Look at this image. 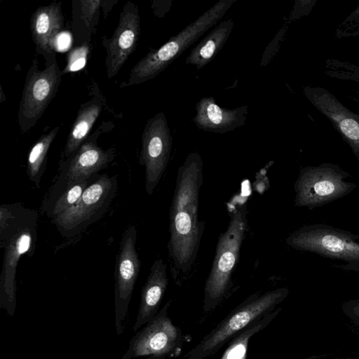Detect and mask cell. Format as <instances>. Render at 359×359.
<instances>
[{"label": "cell", "instance_id": "6da1fadb", "mask_svg": "<svg viewBox=\"0 0 359 359\" xmlns=\"http://www.w3.org/2000/svg\"><path fill=\"white\" fill-rule=\"evenodd\" d=\"M203 160L198 152L189 154L178 168L169 211L168 254L172 277L187 274L198 252L205 223L198 219L199 195L203 182Z\"/></svg>", "mask_w": 359, "mask_h": 359}, {"label": "cell", "instance_id": "7a4b0ae2", "mask_svg": "<svg viewBox=\"0 0 359 359\" xmlns=\"http://www.w3.org/2000/svg\"><path fill=\"white\" fill-rule=\"evenodd\" d=\"M247 229V204L240 201L231 211L227 229L218 238L212 267L204 286V312L213 311L226 295L239 262Z\"/></svg>", "mask_w": 359, "mask_h": 359}, {"label": "cell", "instance_id": "3957f363", "mask_svg": "<svg viewBox=\"0 0 359 359\" xmlns=\"http://www.w3.org/2000/svg\"><path fill=\"white\" fill-rule=\"evenodd\" d=\"M236 0H220L156 50H151L130 70L120 87L142 83L160 74L190 46L219 21Z\"/></svg>", "mask_w": 359, "mask_h": 359}, {"label": "cell", "instance_id": "277c9868", "mask_svg": "<svg viewBox=\"0 0 359 359\" xmlns=\"http://www.w3.org/2000/svg\"><path fill=\"white\" fill-rule=\"evenodd\" d=\"M37 213L27 210L11 219L0 231V247L4 249L0 275V308L13 316L17 307V266L25 254L34 252Z\"/></svg>", "mask_w": 359, "mask_h": 359}, {"label": "cell", "instance_id": "5b68a950", "mask_svg": "<svg viewBox=\"0 0 359 359\" xmlns=\"http://www.w3.org/2000/svg\"><path fill=\"white\" fill-rule=\"evenodd\" d=\"M287 292L286 288H278L250 295L205 335L183 359H206L212 355L253 320L273 311Z\"/></svg>", "mask_w": 359, "mask_h": 359}, {"label": "cell", "instance_id": "8992f818", "mask_svg": "<svg viewBox=\"0 0 359 359\" xmlns=\"http://www.w3.org/2000/svg\"><path fill=\"white\" fill-rule=\"evenodd\" d=\"M351 175L339 165L323 163L300 169L294 182V206L313 210L341 198L356 189Z\"/></svg>", "mask_w": 359, "mask_h": 359}, {"label": "cell", "instance_id": "52a82bcc", "mask_svg": "<svg viewBox=\"0 0 359 359\" xmlns=\"http://www.w3.org/2000/svg\"><path fill=\"white\" fill-rule=\"evenodd\" d=\"M359 234L324 223L305 224L291 233L286 244L299 250L346 263L359 261Z\"/></svg>", "mask_w": 359, "mask_h": 359}, {"label": "cell", "instance_id": "ba28073f", "mask_svg": "<svg viewBox=\"0 0 359 359\" xmlns=\"http://www.w3.org/2000/svg\"><path fill=\"white\" fill-rule=\"evenodd\" d=\"M118 189L117 176L97 175L78 201L53 219L60 233L72 237L100 219L107 211Z\"/></svg>", "mask_w": 359, "mask_h": 359}, {"label": "cell", "instance_id": "9c48e42d", "mask_svg": "<svg viewBox=\"0 0 359 359\" xmlns=\"http://www.w3.org/2000/svg\"><path fill=\"white\" fill-rule=\"evenodd\" d=\"M62 73L55 53L43 70L39 69L36 58L33 59L25 78L18 114L22 133L30 130L40 119L57 91Z\"/></svg>", "mask_w": 359, "mask_h": 359}, {"label": "cell", "instance_id": "30bf717a", "mask_svg": "<svg viewBox=\"0 0 359 359\" xmlns=\"http://www.w3.org/2000/svg\"><path fill=\"white\" fill-rule=\"evenodd\" d=\"M170 299L156 316L137 331L121 359H133L147 356V359H164L182 344V334L168 317Z\"/></svg>", "mask_w": 359, "mask_h": 359}, {"label": "cell", "instance_id": "8fae6325", "mask_svg": "<svg viewBox=\"0 0 359 359\" xmlns=\"http://www.w3.org/2000/svg\"><path fill=\"white\" fill-rule=\"evenodd\" d=\"M172 137L165 115L158 112L149 118L142 135L139 163L145 168V190L154 193L168 166Z\"/></svg>", "mask_w": 359, "mask_h": 359}, {"label": "cell", "instance_id": "7c38bea8", "mask_svg": "<svg viewBox=\"0 0 359 359\" xmlns=\"http://www.w3.org/2000/svg\"><path fill=\"white\" fill-rule=\"evenodd\" d=\"M137 230L129 226L122 236L115 266V327L120 336L125 329L132 294L138 277L141 262L136 250Z\"/></svg>", "mask_w": 359, "mask_h": 359}, {"label": "cell", "instance_id": "4fadbf2b", "mask_svg": "<svg viewBox=\"0 0 359 359\" xmlns=\"http://www.w3.org/2000/svg\"><path fill=\"white\" fill-rule=\"evenodd\" d=\"M303 93L311 104L329 119L359 161L358 114L350 111L322 87L307 86L304 87Z\"/></svg>", "mask_w": 359, "mask_h": 359}, {"label": "cell", "instance_id": "5bb4252c", "mask_svg": "<svg viewBox=\"0 0 359 359\" xmlns=\"http://www.w3.org/2000/svg\"><path fill=\"white\" fill-rule=\"evenodd\" d=\"M140 34V18L137 6L128 1L119 15L118 25L111 39L105 40L106 72L108 79L118 74L135 50Z\"/></svg>", "mask_w": 359, "mask_h": 359}, {"label": "cell", "instance_id": "9a60e30c", "mask_svg": "<svg viewBox=\"0 0 359 359\" xmlns=\"http://www.w3.org/2000/svg\"><path fill=\"white\" fill-rule=\"evenodd\" d=\"M97 135L93 134L70 158L62 159L60 168L65 170L68 181L88 180L113 161L114 149L105 151L100 147L97 144Z\"/></svg>", "mask_w": 359, "mask_h": 359}, {"label": "cell", "instance_id": "2e32d148", "mask_svg": "<svg viewBox=\"0 0 359 359\" xmlns=\"http://www.w3.org/2000/svg\"><path fill=\"white\" fill-rule=\"evenodd\" d=\"M196 113L194 123L201 130L224 134L245 123L248 114V106L233 109L218 105L213 97H202L196 105Z\"/></svg>", "mask_w": 359, "mask_h": 359}, {"label": "cell", "instance_id": "e0dca14e", "mask_svg": "<svg viewBox=\"0 0 359 359\" xmlns=\"http://www.w3.org/2000/svg\"><path fill=\"white\" fill-rule=\"evenodd\" d=\"M168 284L167 264L162 259H156L142 288L140 306L133 331L137 332L154 318L160 311V305Z\"/></svg>", "mask_w": 359, "mask_h": 359}, {"label": "cell", "instance_id": "ac0fdd59", "mask_svg": "<svg viewBox=\"0 0 359 359\" xmlns=\"http://www.w3.org/2000/svg\"><path fill=\"white\" fill-rule=\"evenodd\" d=\"M64 27L62 3L42 6L32 13L30 29L37 49L47 54L54 53L55 41Z\"/></svg>", "mask_w": 359, "mask_h": 359}, {"label": "cell", "instance_id": "d6986e66", "mask_svg": "<svg viewBox=\"0 0 359 359\" xmlns=\"http://www.w3.org/2000/svg\"><path fill=\"white\" fill-rule=\"evenodd\" d=\"M234 27L229 18L221 22L205 36L190 52L186 64L200 69L210 63L222 48Z\"/></svg>", "mask_w": 359, "mask_h": 359}, {"label": "cell", "instance_id": "ffe728a7", "mask_svg": "<svg viewBox=\"0 0 359 359\" xmlns=\"http://www.w3.org/2000/svg\"><path fill=\"white\" fill-rule=\"evenodd\" d=\"M102 108V102L98 98H93L81 105L67 137L62 159L70 158L88 137Z\"/></svg>", "mask_w": 359, "mask_h": 359}, {"label": "cell", "instance_id": "44dd1931", "mask_svg": "<svg viewBox=\"0 0 359 359\" xmlns=\"http://www.w3.org/2000/svg\"><path fill=\"white\" fill-rule=\"evenodd\" d=\"M278 312L271 311L253 320L231 340L220 359H246L250 339L267 327Z\"/></svg>", "mask_w": 359, "mask_h": 359}, {"label": "cell", "instance_id": "7402d4cb", "mask_svg": "<svg viewBox=\"0 0 359 359\" xmlns=\"http://www.w3.org/2000/svg\"><path fill=\"white\" fill-rule=\"evenodd\" d=\"M59 126L43 135L34 144L27 156V173L29 180L40 187V182L46 167L47 154L59 130Z\"/></svg>", "mask_w": 359, "mask_h": 359}, {"label": "cell", "instance_id": "603a6c76", "mask_svg": "<svg viewBox=\"0 0 359 359\" xmlns=\"http://www.w3.org/2000/svg\"><path fill=\"white\" fill-rule=\"evenodd\" d=\"M89 179L69 182L56 198L49 215L53 219L74 205L89 185Z\"/></svg>", "mask_w": 359, "mask_h": 359}, {"label": "cell", "instance_id": "cb8c5ba5", "mask_svg": "<svg viewBox=\"0 0 359 359\" xmlns=\"http://www.w3.org/2000/svg\"><path fill=\"white\" fill-rule=\"evenodd\" d=\"M324 74L328 77L359 83V65L334 57L325 60Z\"/></svg>", "mask_w": 359, "mask_h": 359}, {"label": "cell", "instance_id": "d4e9b609", "mask_svg": "<svg viewBox=\"0 0 359 359\" xmlns=\"http://www.w3.org/2000/svg\"><path fill=\"white\" fill-rule=\"evenodd\" d=\"M337 39L359 36V4L336 28Z\"/></svg>", "mask_w": 359, "mask_h": 359}, {"label": "cell", "instance_id": "484cf974", "mask_svg": "<svg viewBox=\"0 0 359 359\" xmlns=\"http://www.w3.org/2000/svg\"><path fill=\"white\" fill-rule=\"evenodd\" d=\"M88 52V46L86 44L72 50L68 55L67 65L62 73L76 72L83 68L86 65Z\"/></svg>", "mask_w": 359, "mask_h": 359}, {"label": "cell", "instance_id": "4316f807", "mask_svg": "<svg viewBox=\"0 0 359 359\" xmlns=\"http://www.w3.org/2000/svg\"><path fill=\"white\" fill-rule=\"evenodd\" d=\"M80 3L81 6L82 16L84 18L86 25L88 26V24L90 22L95 11L101 4V1L98 0L81 1Z\"/></svg>", "mask_w": 359, "mask_h": 359}, {"label": "cell", "instance_id": "83f0119b", "mask_svg": "<svg viewBox=\"0 0 359 359\" xmlns=\"http://www.w3.org/2000/svg\"><path fill=\"white\" fill-rule=\"evenodd\" d=\"M316 4V1H297L294 6L292 18L298 19L308 15Z\"/></svg>", "mask_w": 359, "mask_h": 359}, {"label": "cell", "instance_id": "f1b7e54d", "mask_svg": "<svg viewBox=\"0 0 359 359\" xmlns=\"http://www.w3.org/2000/svg\"><path fill=\"white\" fill-rule=\"evenodd\" d=\"M72 37L67 32H62L57 37L55 41V50L65 51L71 46Z\"/></svg>", "mask_w": 359, "mask_h": 359}, {"label": "cell", "instance_id": "f546056e", "mask_svg": "<svg viewBox=\"0 0 359 359\" xmlns=\"http://www.w3.org/2000/svg\"><path fill=\"white\" fill-rule=\"evenodd\" d=\"M337 267L344 270H351L359 272V261L346 263L339 265Z\"/></svg>", "mask_w": 359, "mask_h": 359}, {"label": "cell", "instance_id": "4dcf8cb0", "mask_svg": "<svg viewBox=\"0 0 359 359\" xmlns=\"http://www.w3.org/2000/svg\"><path fill=\"white\" fill-rule=\"evenodd\" d=\"M358 118H359V114H358Z\"/></svg>", "mask_w": 359, "mask_h": 359}]
</instances>
